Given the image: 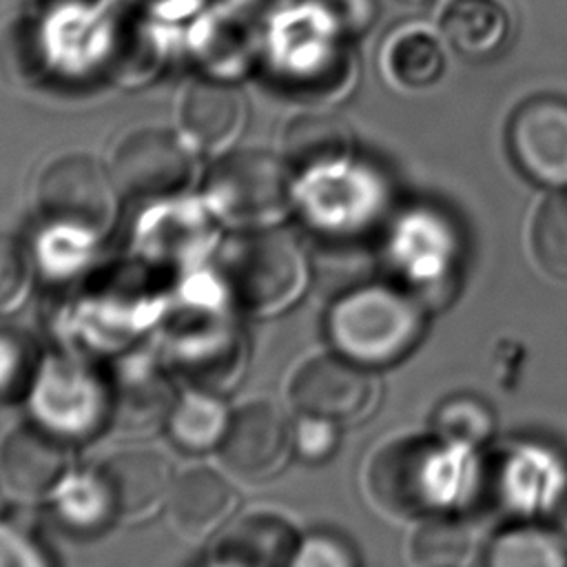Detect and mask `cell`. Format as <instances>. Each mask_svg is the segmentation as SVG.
Listing matches in <instances>:
<instances>
[{"label":"cell","instance_id":"5","mask_svg":"<svg viewBox=\"0 0 567 567\" xmlns=\"http://www.w3.org/2000/svg\"><path fill=\"white\" fill-rule=\"evenodd\" d=\"M204 197L213 217L233 228H272L295 204L290 166L259 148L226 153L208 171Z\"/></svg>","mask_w":567,"mask_h":567},{"label":"cell","instance_id":"25","mask_svg":"<svg viewBox=\"0 0 567 567\" xmlns=\"http://www.w3.org/2000/svg\"><path fill=\"white\" fill-rule=\"evenodd\" d=\"M485 567H567L565 538L540 525H512L492 540Z\"/></svg>","mask_w":567,"mask_h":567},{"label":"cell","instance_id":"12","mask_svg":"<svg viewBox=\"0 0 567 567\" xmlns=\"http://www.w3.org/2000/svg\"><path fill=\"white\" fill-rule=\"evenodd\" d=\"M516 166L545 186H567V100L536 95L523 102L507 128Z\"/></svg>","mask_w":567,"mask_h":567},{"label":"cell","instance_id":"35","mask_svg":"<svg viewBox=\"0 0 567 567\" xmlns=\"http://www.w3.org/2000/svg\"><path fill=\"white\" fill-rule=\"evenodd\" d=\"M126 4L157 18V20H177L199 13L208 0H124Z\"/></svg>","mask_w":567,"mask_h":567},{"label":"cell","instance_id":"34","mask_svg":"<svg viewBox=\"0 0 567 567\" xmlns=\"http://www.w3.org/2000/svg\"><path fill=\"white\" fill-rule=\"evenodd\" d=\"M315 2L346 38L363 33L377 18L374 0H315Z\"/></svg>","mask_w":567,"mask_h":567},{"label":"cell","instance_id":"21","mask_svg":"<svg viewBox=\"0 0 567 567\" xmlns=\"http://www.w3.org/2000/svg\"><path fill=\"white\" fill-rule=\"evenodd\" d=\"M512 20L501 0H450L441 13L445 40L463 55L481 60L503 49Z\"/></svg>","mask_w":567,"mask_h":567},{"label":"cell","instance_id":"20","mask_svg":"<svg viewBox=\"0 0 567 567\" xmlns=\"http://www.w3.org/2000/svg\"><path fill=\"white\" fill-rule=\"evenodd\" d=\"M350 151V128L339 117L323 113H301L284 133V159L303 175L346 164Z\"/></svg>","mask_w":567,"mask_h":567},{"label":"cell","instance_id":"4","mask_svg":"<svg viewBox=\"0 0 567 567\" xmlns=\"http://www.w3.org/2000/svg\"><path fill=\"white\" fill-rule=\"evenodd\" d=\"M219 272L230 299L257 317L288 308L308 279L303 250L275 228L244 230L230 239L221 250Z\"/></svg>","mask_w":567,"mask_h":567},{"label":"cell","instance_id":"33","mask_svg":"<svg viewBox=\"0 0 567 567\" xmlns=\"http://www.w3.org/2000/svg\"><path fill=\"white\" fill-rule=\"evenodd\" d=\"M339 445L337 423L301 414L297 425L292 427V452L299 454L308 463L328 461Z\"/></svg>","mask_w":567,"mask_h":567},{"label":"cell","instance_id":"30","mask_svg":"<svg viewBox=\"0 0 567 567\" xmlns=\"http://www.w3.org/2000/svg\"><path fill=\"white\" fill-rule=\"evenodd\" d=\"M290 567H359V558L346 536L319 529L299 540Z\"/></svg>","mask_w":567,"mask_h":567},{"label":"cell","instance_id":"31","mask_svg":"<svg viewBox=\"0 0 567 567\" xmlns=\"http://www.w3.org/2000/svg\"><path fill=\"white\" fill-rule=\"evenodd\" d=\"M29 288V257L22 244L0 233V315L13 310Z\"/></svg>","mask_w":567,"mask_h":567},{"label":"cell","instance_id":"16","mask_svg":"<svg viewBox=\"0 0 567 567\" xmlns=\"http://www.w3.org/2000/svg\"><path fill=\"white\" fill-rule=\"evenodd\" d=\"M100 474L109 487L117 520H140L168 503L175 476L164 454L155 450H124L113 454Z\"/></svg>","mask_w":567,"mask_h":567},{"label":"cell","instance_id":"36","mask_svg":"<svg viewBox=\"0 0 567 567\" xmlns=\"http://www.w3.org/2000/svg\"><path fill=\"white\" fill-rule=\"evenodd\" d=\"M237 2L248 7V9H252L259 16L268 13L272 18V16H277V13H281L286 9H292V7L301 4L303 0H237Z\"/></svg>","mask_w":567,"mask_h":567},{"label":"cell","instance_id":"11","mask_svg":"<svg viewBox=\"0 0 567 567\" xmlns=\"http://www.w3.org/2000/svg\"><path fill=\"white\" fill-rule=\"evenodd\" d=\"M264 51L259 13L237 0L202 11L188 31V53L206 78L235 82L252 71Z\"/></svg>","mask_w":567,"mask_h":567},{"label":"cell","instance_id":"26","mask_svg":"<svg viewBox=\"0 0 567 567\" xmlns=\"http://www.w3.org/2000/svg\"><path fill=\"white\" fill-rule=\"evenodd\" d=\"M474 551V527L445 512L430 516L412 538V558L421 567H465Z\"/></svg>","mask_w":567,"mask_h":567},{"label":"cell","instance_id":"22","mask_svg":"<svg viewBox=\"0 0 567 567\" xmlns=\"http://www.w3.org/2000/svg\"><path fill=\"white\" fill-rule=\"evenodd\" d=\"M175 401L166 377L148 363H128L111 381V421L126 430L155 425Z\"/></svg>","mask_w":567,"mask_h":567},{"label":"cell","instance_id":"15","mask_svg":"<svg viewBox=\"0 0 567 567\" xmlns=\"http://www.w3.org/2000/svg\"><path fill=\"white\" fill-rule=\"evenodd\" d=\"M246 122V102L233 82L199 78L179 106L184 140L202 153H224L239 137Z\"/></svg>","mask_w":567,"mask_h":567},{"label":"cell","instance_id":"28","mask_svg":"<svg viewBox=\"0 0 567 567\" xmlns=\"http://www.w3.org/2000/svg\"><path fill=\"white\" fill-rule=\"evenodd\" d=\"M532 252L545 272L567 279V193L547 197L536 210Z\"/></svg>","mask_w":567,"mask_h":567},{"label":"cell","instance_id":"24","mask_svg":"<svg viewBox=\"0 0 567 567\" xmlns=\"http://www.w3.org/2000/svg\"><path fill=\"white\" fill-rule=\"evenodd\" d=\"M53 496L58 520L73 534L91 536L104 532L113 520H117L109 487L100 470L71 472L53 492Z\"/></svg>","mask_w":567,"mask_h":567},{"label":"cell","instance_id":"37","mask_svg":"<svg viewBox=\"0 0 567 567\" xmlns=\"http://www.w3.org/2000/svg\"><path fill=\"white\" fill-rule=\"evenodd\" d=\"M551 514H554V523H556V532L567 540V478L558 485V492L551 501Z\"/></svg>","mask_w":567,"mask_h":567},{"label":"cell","instance_id":"10","mask_svg":"<svg viewBox=\"0 0 567 567\" xmlns=\"http://www.w3.org/2000/svg\"><path fill=\"white\" fill-rule=\"evenodd\" d=\"M290 396L301 414L341 423H354L374 410L379 379L343 354H321L299 368Z\"/></svg>","mask_w":567,"mask_h":567},{"label":"cell","instance_id":"13","mask_svg":"<svg viewBox=\"0 0 567 567\" xmlns=\"http://www.w3.org/2000/svg\"><path fill=\"white\" fill-rule=\"evenodd\" d=\"M219 452L235 474L252 481L270 478L292 454V427L281 410L257 401L230 416Z\"/></svg>","mask_w":567,"mask_h":567},{"label":"cell","instance_id":"2","mask_svg":"<svg viewBox=\"0 0 567 567\" xmlns=\"http://www.w3.org/2000/svg\"><path fill=\"white\" fill-rule=\"evenodd\" d=\"M423 310L414 297L390 284H365L341 295L326 319L334 350L365 368L403 359L421 339Z\"/></svg>","mask_w":567,"mask_h":567},{"label":"cell","instance_id":"1","mask_svg":"<svg viewBox=\"0 0 567 567\" xmlns=\"http://www.w3.org/2000/svg\"><path fill=\"white\" fill-rule=\"evenodd\" d=\"M264 55L284 91L301 100H334L354 82L346 35L315 0L272 16Z\"/></svg>","mask_w":567,"mask_h":567},{"label":"cell","instance_id":"18","mask_svg":"<svg viewBox=\"0 0 567 567\" xmlns=\"http://www.w3.org/2000/svg\"><path fill=\"white\" fill-rule=\"evenodd\" d=\"M166 505L171 520L182 534L204 538L230 518L237 496L221 474L208 467H195L175 476Z\"/></svg>","mask_w":567,"mask_h":567},{"label":"cell","instance_id":"19","mask_svg":"<svg viewBox=\"0 0 567 567\" xmlns=\"http://www.w3.org/2000/svg\"><path fill=\"white\" fill-rule=\"evenodd\" d=\"M379 64L394 89L423 91L443 75L445 55L434 31L423 24H403L385 35Z\"/></svg>","mask_w":567,"mask_h":567},{"label":"cell","instance_id":"17","mask_svg":"<svg viewBox=\"0 0 567 567\" xmlns=\"http://www.w3.org/2000/svg\"><path fill=\"white\" fill-rule=\"evenodd\" d=\"M299 536L275 514H250L224 529L199 567H290Z\"/></svg>","mask_w":567,"mask_h":567},{"label":"cell","instance_id":"9","mask_svg":"<svg viewBox=\"0 0 567 567\" xmlns=\"http://www.w3.org/2000/svg\"><path fill=\"white\" fill-rule=\"evenodd\" d=\"M155 20L126 2L100 11L91 42V69L117 86L151 82L168 53L166 33Z\"/></svg>","mask_w":567,"mask_h":567},{"label":"cell","instance_id":"3","mask_svg":"<svg viewBox=\"0 0 567 567\" xmlns=\"http://www.w3.org/2000/svg\"><path fill=\"white\" fill-rule=\"evenodd\" d=\"M456 450L439 436L401 439L381 447L368 467L372 498L401 518L443 514L458 485Z\"/></svg>","mask_w":567,"mask_h":567},{"label":"cell","instance_id":"29","mask_svg":"<svg viewBox=\"0 0 567 567\" xmlns=\"http://www.w3.org/2000/svg\"><path fill=\"white\" fill-rule=\"evenodd\" d=\"M33 341L16 330H0V405L31 394L40 372Z\"/></svg>","mask_w":567,"mask_h":567},{"label":"cell","instance_id":"8","mask_svg":"<svg viewBox=\"0 0 567 567\" xmlns=\"http://www.w3.org/2000/svg\"><path fill=\"white\" fill-rule=\"evenodd\" d=\"M188 142L168 128H137L122 137L109 166L120 195L137 202H168L193 177Z\"/></svg>","mask_w":567,"mask_h":567},{"label":"cell","instance_id":"38","mask_svg":"<svg viewBox=\"0 0 567 567\" xmlns=\"http://www.w3.org/2000/svg\"><path fill=\"white\" fill-rule=\"evenodd\" d=\"M408 2H419V0H408Z\"/></svg>","mask_w":567,"mask_h":567},{"label":"cell","instance_id":"14","mask_svg":"<svg viewBox=\"0 0 567 567\" xmlns=\"http://www.w3.org/2000/svg\"><path fill=\"white\" fill-rule=\"evenodd\" d=\"M69 474V441L38 423L13 430L0 445V481L20 498L53 494Z\"/></svg>","mask_w":567,"mask_h":567},{"label":"cell","instance_id":"27","mask_svg":"<svg viewBox=\"0 0 567 567\" xmlns=\"http://www.w3.org/2000/svg\"><path fill=\"white\" fill-rule=\"evenodd\" d=\"M434 436L454 447H474L494 432L492 410L476 396H452L434 412Z\"/></svg>","mask_w":567,"mask_h":567},{"label":"cell","instance_id":"7","mask_svg":"<svg viewBox=\"0 0 567 567\" xmlns=\"http://www.w3.org/2000/svg\"><path fill=\"white\" fill-rule=\"evenodd\" d=\"M31 399L38 425L69 443L111 421V383L71 359L40 365Z\"/></svg>","mask_w":567,"mask_h":567},{"label":"cell","instance_id":"32","mask_svg":"<svg viewBox=\"0 0 567 567\" xmlns=\"http://www.w3.org/2000/svg\"><path fill=\"white\" fill-rule=\"evenodd\" d=\"M0 567H55L49 549L29 529L0 520Z\"/></svg>","mask_w":567,"mask_h":567},{"label":"cell","instance_id":"6","mask_svg":"<svg viewBox=\"0 0 567 567\" xmlns=\"http://www.w3.org/2000/svg\"><path fill=\"white\" fill-rule=\"evenodd\" d=\"M35 208L47 228L97 241L117 215V188L111 173L86 153L51 159L35 182Z\"/></svg>","mask_w":567,"mask_h":567},{"label":"cell","instance_id":"23","mask_svg":"<svg viewBox=\"0 0 567 567\" xmlns=\"http://www.w3.org/2000/svg\"><path fill=\"white\" fill-rule=\"evenodd\" d=\"M230 416L233 414H228L226 405L210 390L193 388L173 403L166 416V430L182 450L206 452L221 445Z\"/></svg>","mask_w":567,"mask_h":567}]
</instances>
